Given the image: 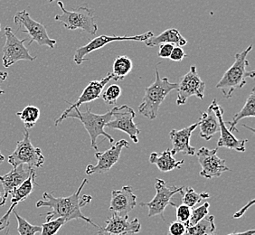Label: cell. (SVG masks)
<instances>
[{
	"instance_id": "obj_1",
	"label": "cell",
	"mask_w": 255,
	"mask_h": 235,
	"mask_svg": "<svg viewBox=\"0 0 255 235\" xmlns=\"http://www.w3.org/2000/svg\"><path fill=\"white\" fill-rule=\"evenodd\" d=\"M88 183L85 178L82 184L79 186L77 191L72 196L67 197H54L53 194L44 192L43 199L36 203V207H50L52 208L51 212L46 213L45 218L46 222L54 220L56 218H64L68 223L72 220H84L90 225L99 228L100 226L94 223L92 219L87 216H84L82 213V208L87 206L92 201V196L84 195L81 196V192L83 191L84 186Z\"/></svg>"
},
{
	"instance_id": "obj_2",
	"label": "cell",
	"mask_w": 255,
	"mask_h": 235,
	"mask_svg": "<svg viewBox=\"0 0 255 235\" xmlns=\"http://www.w3.org/2000/svg\"><path fill=\"white\" fill-rule=\"evenodd\" d=\"M252 49L253 44H251L243 52L237 53L235 55L234 64L223 75L218 84H216V89L220 90L226 99H230L233 93L243 88L247 83V79L255 78V71L247 70V67L250 65L247 56Z\"/></svg>"
},
{
	"instance_id": "obj_3",
	"label": "cell",
	"mask_w": 255,
	"mask_h": 235,
	"mask_svg": "<svg viewBox=\"0 0 255 235\" xmlns=\"http://www.w3.org/2000/svg\"><path fill=\"white\" fill-rule=\"evenodd\" d=\"M178 84L170 83L167 77L161 78L157 66L155 71V82L145 89V95L138 112L148 119H155L159 113V108L164 100L173 90L177 89Z\"/></svg>"
},
{
	"instance_id": "obj_4",
	"label": "cell",
	"mask_w": 255,
	"mask_h": 235,
	"mask_svg": "<svg viewBox=\"0 0 255 235\" xmlns=\"http://www.w3.org/2000/svg\"><path fill=\"white\" fill-rule=\"evenodd\" d=\"M112 117H113L112 111H108L104 114H95L92 113L91 108L86 109L85 112H81L79 108H75L71 113H69L64 116V120L71 118H77L83 123V125L91 137L92 147L95 150H97L98 146L96 141L100 136H103L105 138H107L111 144L114 142V138L104 130V127H106L107 123L112 119Z\"/></svg>"
},
{
	"instance_id": "obj_5",
	"label": "cell",
	"mask_w": 255,
	"mask_h": 235,
	"mask_svg": "<svg viewBox=\"0 0 255 235\" xmlns=\"http://www.w3.org/2000/svg\"><path fill=\"white\" fill-rule=\"evenodd\" d=\"M61 15H56L54 19L60 22L66 29H80L91 35H94L98 31V25L95 22L94 10L87 6H81L78 8L68 11L64 8V3L59 1Z\"/></svg>"
},
{
	"instance_id": "obj_6",
	"label": "cell",
	"mask_w": 255,
	"mask_h": 235,
	"mask_svg": "<svg viewBox=\"0 0 255 235\" xmlns=\"http://www.w3.org/2000/svg\"><path fill=\"white\" fill-rule=\"evenodd\" d=\"M7 160L13 168L20 165H26L30 168H34L42 167L45 159L41 148L33 146L29 132L25 128L23 139L17 142L15 151L10 155Z\"/></svg>"
},
{
	"instance_id": "obj_7",
	"label": "cell",
	"mask_w": 255,
	"mask_h": 235,
	"mask_svg": "<svg viewBox=\"0 0 255 235\" xmlns=\"http://www.w3.org/2000/svg\"><path fill=\"white\" fill-rule=\"evenodd\" d=\"M14 22L19 26V31L28 34L30 37L29 44L35 42L40 46H47L51 49L54 48L56 40L50 38L46 28L43 24L35 21L30 16L26 10L17 12L14 16Z\"/></svg>"
},
{
	"instance_id": "obj_8",
	"label": "cell",
	"mask_w": 255,
	"mask_h": 235,
	"mask_svg": "<svg viewBox=\"0 0 255 235\" xmlns=\"http://www.w3.org/2000/svg\"><path fill=\"white\" fill-rule=\"evenodd\" d=\"M5 43L3 47L2 63L5 68L17 63L18 61L33 62L36 56H32L24 44L27 38L20 40L9 26L5 27Z\"/></svg>"
},
{
	"instance_id": "obj_9",
	"label": "cell",
	"mask_w": 255,
	"mask_h": 235,
	"mask_svg": "<svg viewBox=\"0 0 255 235\" xmlns=\"http://www.w3.org/2000/svg\"><path fill=\"white\" fill-rule=\"evenodd\" d=\"M155 189H156V196H154L152 200L148 203H141L140 206L147 207L148 217L160 216L162 219L165 221L164 211L169 205L176 207V205L172 203L170 200L172 196L182 191L183 187H176L174 186L169 187L167 186L166 182L157 178L155 183Z\"/></svg>"
},
{
	"instance_id": "obj_10",
	"label": "cell",
	"mask_w": 255,
	"mask_h": 235,
	"mask_svg": "<svg viewBox=\"0 0 255 235\" xmlns=\"http://www.w3.org/2000/svg\"><path fill=\"white\" fill-rule=\"evenodd\" d=\"M154 36L152 31H148L147 33H144L142 34H137L134 36H114V35H100L98 37L92 40L88 44L79 47L75 51L74 54V61L76 64H83L84 61H89L88 58H86V55L91 54L92 52L96 51V50L101 49L104 47L105 45L116 42V41H137V42H146L147 40L151 38Z\"/></svg>"
},
{
	"instance_id": "obj_11",
	"label": "cell",
	"mask_w": 255,
	"mask_h": 235,
	"mask_svg": "<svg viewBox=\"0 0 255 235\" xmlns=\"http://www.w3.org/2000/svg\"><path fill=\"white\" fill-rule=\"evenodd\" d=\"M112 112L113 117L107 123L106 127L123 131L129 136L133 142H138L137 136L140 133V130L138 129L137 124L134 122V118L136 117L134 110L124 104L120 107H114Z\"/></svg>"
},
{
	"instance_id": "obj_12",
	"label": "cell",
	"mask_w": 255,
	"mask_h": 235,
	"mask_svg": "<svg viewBox=\"0 0 255 235\" xmlns=\"http://www.w3.org/2000/svg\"><path fill=\"white\" fill-rule=\"evenodd\" d=\"M177 98L176 103L178 106L184 105L192 96L203 100L205 95L206 84L198 75L196 66H192L190 71L181 78L177 86Z\"/></svg>"
},
{
	"instance_id": "obj_13",
	"label": "cell",
	"mask_w": 255,
	"mask_h": 235,
	"mask_svg": "<svg viewBox=\"0 0 255 235\" xmlns=\"http://www.w3.org/2000/svg\"><path fill=\"white\" fill-rule=\"evenodd\" d=\"M128 147L129 143L126 139H121L106 151L96 152L94 156L97 158L98 163L96 165H88L85 170L86 175L92 176L94 174H103L111 170V168L119 161L123 148Z\"/></svg>"
},
{
	"instance_id": "obj_14",
	"label": "cell",
	"mask_w": 255,
	"mask_h": 235,
	"mask_svg": "<svg viewBox=\"0 0 255 235\" xmlns=\"http://www.w3.org/2000/svg\"><path fill=\"white\" fill-rule=\"evenodd\" d=\"M218 148L210 149L203 147L197 151V160L202 167L200 176L211 179L219 177L224 172L229 171V167L226 166V161L217 156Z\"/></svg>"
},
{
	"instance_id": "obj_15",
	"label": "cell",
	"mask_w": 255,
	"mask_h": 235,
	"mask_svg": "<svg viewBox=\"0 0 255 235\" xmlns=\"http://www.w3.org/2000/svg\"><path fill=\"white\" fill-rule=\"evenodd\" d=\"M111 80H113V77H112V74L109 73L105 77H103V79H101L99 81H92L87 85V87L84 89V92L82 93V95L79 97L76 103H71L66 102L70 106H69V108L64 111V113H62V115L57 119H55V122H54L55 126H58L60 123L63 122L64 116L66 114H68L69 113H71L74 109L80 108L84 103H92L94 101L98 100L102 96L103 89L106 86V84H109V82Z\"/></svg>"
},
{
	"instance_id": "obj_16",
	"label": "cell",
	"mask_w": 255,
	"mask_h": 235,
	"mask_svg": "<svg viewBox=\"0 0 255 235\" xmlns=\"http://www.w3.org/2000/svg\"><path fill=\"white\" fill-rule=\"evenodd\" d=\"M212 105H213V110L216 113V117L218 119L220 132H221V136L217 142V148L226 147L228 149H234L238 152L246 151V145L248 140L247 139H238L233 134V132H231L229 128L226 127V122H225V120H224L225 110L222 108L219 104H217L216 100H214L212 102Z\"/></svg>"
},
{
	"instance_id": "obj_17",
	"label": "cell",
	"mask_w": 255,
	"mask_h": 235,
	"mask_svg": "<svg viewBox=\"0 0 255 235\" xmlns=\"http://www.w3.org/2000/svg\"><path fill=\"white\" fill-rule=\"evenodd\" d=\"M137 206V196L133 194L131 186H123L120 190L112 191V198L109 210L113 215L126 216Z\"/></svg>"
},
{
	"instance_id": "obj_18",
	"label": "cell",
	"mask_w": 255,
	"mask_h": 235,
	"mask_svg": "<svg viewBox=\"0 0 255 235\" xmlns=\"http://www.w3.org/2000/svg\"><path fill=\"white\" fill-rule=\"evenodd\" d=\"M35 177H36V173L33 169L31 171L29 177L11 194V196H12L11 206H10L8 211L5 213V216L0 219V231H3L8 227L10 215L12 214L13 211L15 210V206H17L21 202L25 201V199L31 195V193L34 190V186L37 185L35 182Z\"/></svg>"
},
{
	"instance_id": "obj_19",
	"label": "cell",
	"mask_w": 255,
	"mask_h": 235,
	"mask_svg": "<svg viewBox=\"0 0 255 235\" xmlns=\"http://www.w3.org/2000/svg\"><path fill=\"white\" fill-rule=\"evenodd\" d=\"M102 230L115 235H136L141 230V224L137 218L132 221L128 219V216H120L113 215L106 221L105 227H101Z\"/></svg>"
},
{
	"instance_id": "obj_20",
	"label": "cell",
	"mask_w": 255,
	"mask_h": 235,
	"mask_svg": "<svg viewBox=\"0 0 255 235\" xmlns=\"http://www.w3.org/2000/svg\"><path fill=\"white\" fill-rule=\"evenodd\" d=\"M199 126V122L195 123L187 127L182 129H172L169 132V137L172 142L171 153L175 156L179 152H183L188 156H195L196 155V147H192L190 145V138L192 133L196 127Z\"/></svg>"
},
{
	"instance_id": "obj_21",
	"label": "cell",
	"mask_w": 255,
	"mask_h": 235,
	"mask_svg": "<svg viewBox=\"0 0 255 235\" xmlns=\"http://www.w3.org/2000/svg\"><path fill=\"white\" fill-rule=\"evenodd\" d=\"M34 168H30L28 167L25 168L24 165H20L18 167L13 168V170H11L9 173L5 174L4 176H0V183L4 190L2 206L5 205L8 196L29 177L31 171Z\"/></svg>"
},
{
	"instance_id": "obj_22",
	"label": "cell",
	"mask_w": 255,
	"mask_h": 235,
	"mask_svg": "<svg viewBox=\"0 0 255 235\" xmlns=\"http://www.w3.org/2000/svg\"><path fill=\"white\" fill-rule=\"evenodd\" d=\"M198 122V127H200V137L206 141H209L213 136H215L216 133L220 131L219 122L216 113L213 110L212 103L206 110V112L202 113L200 120Z\"/></svg>"
},
{
	"instance_id": "obj_23",
	"label": "cell",
	"mask_w": 255,
	"mask_h": 235,
	"mask_svg": "<svg viewBox=\"0 0 255 235\" xmlns=\"http://www.w3.org/2000/svg\"><path fill=\"white\" fill-rule=\"evenodd\" d=\"M145 44L147 47H155L161 44H171L175 46H185L187 44V40L183 37L180 32L176 28H169L162 32L161 34L157 36H152L147 40Z\"/></svg>"
},
{
	"instance_id": "obj_24",
	"label": "cell",
	"mask_w": 255,
	"mask_h": 235,
	"mask_svg": "<svg viewBox=\"0 0 255 235\" xmlns=\"http://www.w3.org/2000/svg\"><path fill=\"white\" fill-rule=\"evenodd\" d=\"M184 162V159L176 160L170 149H166L161 153L153 152L149 156V163L156 165L157 168L164 173L172 171L176 168H180Z\"/></svg>"
},
{
	"instance_id": "obj_25",
	"label": "cell",
	"mask_w": 255,
	"mask_h": 235,
	"mask_svg": "<svg viewBox=\"0 0 255 235\" xmlns=\"http://www.w3.org/2000/svg\"><path fill=\"white\" fill-rule=\"evenodd\" d=\"M255 88H253L251 91L250 95L246 100V103L243 109L241 110L239 113H236V115L233 118V119L229 121L228 124L230 125L231 132L236 131L238 132V129L236 128L237 123L240 121L241 119L245 118H255Z\"/></svg>"
},
{
	"instance_id": "obj_26",
	"label": "cell",
	"mask_w": 255,
	"mask_h": 235,
	"mask_svg": "<svg viewBox=\"0 0 255 235\" xmlns=\"http://www.w3.org/2000/svg\"><path fill=\"white\" fill-rule=\"evenodd\" d=\"M132 61L126 55H120L113 63L112 77L114 81H122L131 72Z\"/></svg>"
},
{
	"instance_id": "obj_27",
	"label": "cell",
	"mask_w": 255,
	"mask_h": 235,
	"mask_svg": "<svg viewBox=\"0 0 255 235\" xmlns=\"http://www.w3.org/2000/svg\"><path fill=\"white\" fill-rule=\"evenodd\" d=\"M215 217L213 216H207L202 219L199 223L191 227H187V235H209L216 232Z\"/></svg>"
},
{
	"instance_id": "obj_28",
	"label": "cell",
	"mask_w": 255,
	"mask_h": 235,
	"mask_svg": "<svg viewBox=\"0 0 255 235\" xmlns=\"http://www.w3.org/2000/svg\"><path fill=\"white\" fill-rule=\"evenodd\" d=\"M180 194L182 195V204L189 206L190 208H194L197 204L210 197V195L207 192L197 193L192 187H183Z\"/></svg>"
},
{
	"instance_id": "obj_29",
	"label": "cell",
	"mask_w": 255,
	"mask_h": 235,
	"mask_svg": "<svg viewBox=\"0 0 255 235\" xmlns=\"http://www.w3.org/2000/svg\"><path fill=\"white\" fill-rule=\"evenodd\" d=\"M40 114L41 113L39 109L33 105H28L22 112L16 113V115L20 118L22 122L24 123V126L26 129L34 127L39 119Z\"/></svg>"
},
{
	"instance_id": "obj_30",
	"label": "cell",
	"mask_w": 255,
	"mask_h": 235,
	"mask_svg": "<svg viewBox=\"0 0 255 235\" xmlns=\"http://www.w3.org/2000/svg\"><path fill=\"white\" fill-rule=\"evenodd\" d=\"M15 218L17 220V232L19 235H35L38 233H41L42 227L41 226H33L29 224L25 218H23L22 216L18 215V213L16 211L14 210Z\"/></svg>"
},
{
	"instance_id": "obj_31",
	"label": "cell",
	"mask_w": 255,
	"mask_h": 235,
	"mask_svg": "<svg viewBox=\"0 0 255 235\" xmlns=\"http://www.w3.org/2000/svg\"><path fill=\"white\" fill-rule=\"evenodd\" d=\"M209 207H210V204L206 202L201 206L194 208L191 211L190 218H189V220H188L187 225H186L187 228V227H191V226H195L197 223H199L202 219H204L206 216H208V214H209Z\"/></svg>"
},
{
	"instance_id": "obj_32",
	"label": "cell",
	"mask_w": 255,
	"mask_h": 235,
	"mask_svg": "<svg viewBox=\"0 0 255 235\" xmlns=\"http://www.w3.org/2000/svg\"><path fill=\"white\" fill-rule=\"evenodd\" d=\"M65 224L66 221L64 220V218H56L54 220L46 222L41 226V235H55Z\"/></svg>"
},
{
	"instance_id": "obj_33",
	"label": "cell",
	"mask_w": 255,
	"mask_h": 235,
	"mask_svg": "<svg viewBox=\"0 0 255 235\" xmlns=\"http://www.w3.org/2000/svg\"><path fill=\"white\" fill-rule=\"evenodd\" d=\"M122 88L117 84H113L109 86L108 88L104 91L103 94V101L109 105H116L118 99L122 95Z\"/></svg>"
},
{
	"instance_id": "obj_34",
	"label": "cell",
	"mask_w": 255,
	"mask_h": 235,
	"mask_svg": "<svg viewBox=\"0 0 255 235\" xmlns=\"http://www.w3.org/2000/svg\"><path fill=\"white\" fill-rule=\"evenodd\" d=\"M191 211L192 208L186 205H183V204L181 206H177L176 216H177V221L185 224V226H186L190 218V216H191Z\"/></svg>"
},
{
	"instance_id": "obj_35",
	"label": "cell",
	"mask_w": 255,
	"mask_h": 235,
	"mask_svg": "<svg viewBox=\"0 0 255 235\" xmlns=\"http://www.w3.org/2000/svg\"><path fill=\"white\" fill-rule=\"evenodd\" d=\"M168 232L170 235H185L187 233V226L181 222L176 221L170 224Z\"/></svg>"
},
{
	"instance_id": "obj_36",
	"label": "cell",
	"mask_w": 255,
	"mask_h": 235,
	"mask_svg": "<svg viewBox=\"0 0 255 235\" xmlns=\"http://www.w3.org/2000/svg\"><path fill=\"white\" fill-rule=\"evenodd\" d=\"M185 57H187V54L185 53L183 48L180 46H174L171 54L169 56L170 60L174 62H181Z\"/></svg>"
},
{
	"instance_id": "obj_37",
	"label": "cell",
	"mask_w": 255,
	"mask_h": 235,
	"mask_svg": "<svg viewBox=\"0 0 255 235\" xmlns=\"http://www.w3.org/2000/svg\"><path fill=\"white\" fill-rule=\"evenodd\" d=\"M173 48H174V45L171 44H164L159 45V51L157 53L158 57L164 59L169 58Z\"/></svg>"
},
{
	"instance_id": "obj_38",
	"label": "cell",
	"mask_w": 255,
	"mask_h": 235,
	"mask_svg": "<svg viewBox=\"0 0 255 235\" xmlns=\"http://www.w3.org/2000/svg\"><path fill=\"white\" fill-rule=\"evenodd\" d=\"M254 204H255V200H252L250 203H248L246 206H244L241 210L238 211V212L236 213V215L233 216V218H236V219H237V218H240V217H242V216H244V215L246 214V212L247 211V209H248V208H250L251 206H253Z\"/></svg>"
},
{
	"instance_id": "obj_39",
	"label": "cell",
	"mask_w": 255,
	"mask_h": 235,
	"mask_svg": "<svg viewBox=\"0 0 255 235\" xmlns=\"http://www.w3.org/2000/svg\"><path fill=\"white\" fill-rule=\"evenodd\" d=\"M255 230H248L246 231V232H243V233H234V234H230V235H255ZM214 235V234H212V235Z\"/></svg>"
},
{
	"instance_id": "obj_40",
	"label": "cell",
	"mask_w": 255,
	"mask_h": 235,
	"mask_svg": "<svg viewBox=\"0 0 255 235\" xmlns=\"http://www.w3.org/2000/svg\"><path fill=\"white\" fill-rule=\"evenodd\" d=\"M7 75L8 74L6 73V72H2V71H0V82H4L6 77H7ZM4 91L2 90V89H0V94H4Z\"/></svg>"
},
{
	"instance_id": "obj_41",
	"label": "cell",
	"mask_w": 255,
	"mask_h": 235,
	"mask_svg": "<svg viewBox=\"0 0 255 235\" xmlns=\"http://www.w3.org/2000/svg\"><path fill=\"white\" fill-rule=\"evenodd\" d=\"M98 235H112V234H108V233H106V232H104V231L102 230V228H101V227H99Z\"/></svg>"
},
{
	"instance_id": "obj_42",
	"label": "cell",
	"mask_w": 255,
	"mask_h": 235,
	"mask_svg": "<svg viewBox=\"0 0 255 235\" xmlns=\"http://www.w3.org/2000/svg\"><path fill=\"white\" fill-rule=\"evenodd\" d=\"M5 160V157L2 155V153H1V150H0V163H2V162Z\"/></svg>"
},
{
	"instance_id": "obj_43",
	"label": "cell",
	"mask_w": 255,
	"mask_h": 235,
	"mask_svg": "<svg viewBox=\"0 0 255 235\" xmlns=\"http://www.w3.org/2000/svg\"><path fill=\"white\" fill-rule=\"evenodd\" d=\"M2 203H3V195L0 193V206H2Z\"/></svg>"
},
{
	"instance_id": "obj_44",
	"label": "cell",
	"mask_w": 255,
	"mask_h": 235,
	"mask_svg": "<svg viewBox=\"0 0 255 235\" xmlns=\"http://www.w3.org/2000/svg\"><path fill=\"white\" fill-rule=\"evenodd\" d=\"M5 235H10L9 232H8V230H7V232H6V234H5Z\"/></svg>"
},
{
	"instance_id": "obj_45",
	"label": "cell",
	"mask_w": 255,
	"mask_h": 235,
	"mask_svg": "<svg viewBox=\"0 0 255 235\" xmlns=\"http://www.w3.org/2000/svg\"><path fill=\"white\" fill-rule=\"evenodd\" d=\"M49 2H54V0H48Z\"/></svg>"
},
{
	"instance_id": "obj_46",
	"label": "cell",
	"mask_w": 255,
	"mask_h": 235,
	"mask_svg": "<svg viewBox=\"0 0 255 235\" xmlns=\"http://www.w3.org/2000/svg\"><path fill=\"white\" fill-rule=\"evenodd\" d=\"M0 30H1V26H0Z\"/></svg>"
},
{
	"instance_id": "obj_47",
	"label": "cell",
	"mask_w": 255,
	"mask_h": 235,
	"mask_svg": "<svg viewBox=\"0 0 255 235\" xmlns=\"http://www.w3.org/2000/svg\"><path fill=\"white\" fill-rule=\"evenodd\" d=\"M187 235V234H186V235Z\"/></svg>"
}]
</instances>
